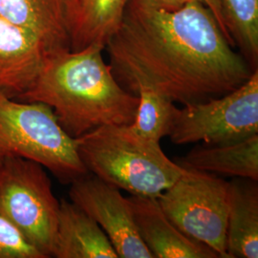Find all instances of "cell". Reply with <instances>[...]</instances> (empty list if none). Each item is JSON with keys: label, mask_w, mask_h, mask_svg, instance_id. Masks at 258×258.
Instances as JSON below:
<instances>
[{"label": "cell", "mask_w": 258, "mask_h": 258, "mask_svg": "<svg viewBox=\"0 0 258 258\" xmlns=\"http://www.w3.org/2000/svg\"><path fill=\"white\" fill-rule=\"evenodd\" d=\"M227 31L253 70L258 65V0H221Z\"/></svg>", "instance_id": "2e32d148"}, {"label": "cell", "mask_w": 258, "mask_h": 258, "mask_svg": "<svg viewBox=\"0 0 258 258\" xmlns=\"http://www.w3.org/2000/svg\"><path fill=\"white\" fill-rule=\"evenodd\" d=\"M52 257L119 258L99 224L65 199L59 202Z\"/></svg>", "instance_id": "7c38bea8"}, {"label": "cell", "mask_w": 258, "mask_h": 258, "mask_svg": "<svg viewBox=\"0 0 258 258\" xmlns=\"http://www.w3.org/2000/svg\"><path fill=\"white\" fill-rule=\"evenodd\" d=\"M12 157L36 161L63 184L88 173L77 140L61 128L48 105L0 96V164Z\"/></svg>", "instance_id": "277c9868"}, {"label": "cell", "mask_w": 258, "mask_h": 258, "mask_svg": "<svg viewBox=\"0 0 258 258\" xmlns=\"http://www.w3.org/2000/svg\"><path fill=\"white\" fill-rule=\"evenodd\" d=\"M45 169L21 157L0 164V216L49 258L53 256L59 201Z\"/></svg>", "instance_id": "5b68a950"}, {"label": "cell", "mask_w": 258, "mask_h": 258, "mask_svg": "<svg viewBox=\"0 0 258 258\" xmlns=\"http://www.w3.org/2000/svg\"><path fill=\"white\" fill-rule=\"evenodd\" d=\"M52 52L39 37L0 17V96L18 99L26 92Z\"/></svg>", "instance_id": "9c48e42d"}, {"label": "cell", "mask_w": 258, "mask_h": 258, "mask_svg": "<svg viewBox=\"0 0 258 258\" xmlns=\"http://www.w3.org/2000/svg\"><path fill=\"white\" fill-rule=\"evenodd\" d=\"M104 48L59 49L43 61L34 83L18 100L48 105L61 128L77 139L103 125H129L139 97L122 88L104 61Z\"/></svg>", "instance_id": "7a4b0ae2"}, {"label": "cell", "mask_w": 258, "mask_h": 258, "mask_svg": "<svg viewBox=\"0 0 258 258\" xmlns=\"http://www.w3.org/2000/svg\"><path fill=\"white\" fill-rule=\"evenodd\" d=\"M138 1L154 9L173 12V11L183 8L185 5L195 0H138Z\"/></svg>", "instance_id": "d6986e66"}, {"label": "cell", "mask_w": 258, "mask_h": 258, "mask_svg": "<svg viewBox=\"0 0 258 258\" xmlns=\"http://www.w3.org/2000/svg\"><path fill=\"white\" fill-rule=\"evenodd\" d=\"M0 258H46L10 222L0 216Z\"/></svg>", "instance_id": "ac0fdd59"}, {"label": "cell", "mask_w": 258, "mask_h": 258, "mask_svg": "<svg viewBox=\"0 0 258 258\" xmlns=\"http://www.w3.org/2000/svg\"><path fill=\"white\" fill-rule=\"evenodd\" d=\"M77 6L78 0H0V17L34 34L54 51L70 49Z\"/></svg>", "instance_id": "8fae6325"}, {"label": "cell", "mask_w": 258, "mask_h": 258, "mask_svg": "<svg viewBox=\"0 0 258 258\" xmlns=\"http://www.w3.org/2000/svg\"><path fill=\"white\" fill-rule=\"evenodd\" d=\"M104 50L126 91L148 88L183 105L231 93L255 71L199 0L173 12L129 0Z\"/></svg>", "instance_id": "6da1fadb"}, {"label": "cell", "mask_w": 258, "mask_h": 258, "mask_svg": "<svg viewBox=\"0 0 258 258\" xmlns=\"http://www.w3.org/2000/svg\"><path fill=\"white\" fill-rule=\"evenodd\" d=\"M230 182L214 173L185 169L157 199L167 218L191 239L228 258Z\"/></svg>", "instance_id": "8992f818"}, {"label": "cell", "mask_w": 258, "mask_h": 258, "mask_svg": "<svg viewBox=\"0 0 258 258\" xmlns=\"http://www.w3.org/2000/svg\"><path fill=\"white\" fill-rule=\"evenodd\" d=\"M204 5L212 11L214 18L216 19L217 23L219 24V26L221 28L222 32L224 33L225 37H227V39L230 41L232 46H234L233 41L231 39V36L229 34V32L227 31L226 24H225V19L223 16V12H222L221 0H200Z\"/></svg>", "instance_id": "ffe728a7"}, {"label": "cell", "mask_w": 258, "mask_h": 258, "mask_svg": "<svg viewBox=\"0 0 258 258\" xmlns=\"http://www.w3.org/2000/svg\"><path fill=\"white\" fill-rule=\"evenodd\" d=\"M258 134V70L237 89L179 108L169 138L176 145H226Z\"/></svg>", "instance_id": "52a82bcc"}, {"label": "cell", "mask_w": 258, "mask_h": 258, "mask_svg": "<svg viewBox=\"0 0 258 258\" xmlns=\"http://www.w3.org/2000/svg\"><path fill=\"white\" fill-rule=\"evenodd\" d=\"M70 201L99 224L119 258H153L141 239L127 198L88 172L71 183Z\"/></svg>", "instance_id": "ba28073f"}, {"label": "cell", "mask_w": 258, "mask_h": 258, "mask_svg": "<svg viewBox=\"0 0 258 258\" xmlns=\"http://www.w3.org/2000/svg\"><path fill=\"white\" fill-rule=\"evenodd\" d=\"M227 254L228 258L258 257L257 181L234 177L230 182Z\"/></svg>", "instance_id": "5bb4252c"}, {"label": "cell", "mask_w": 258, "mask_h": 258, "mask_svg": "<svg viewBox=\"0 0 258 258\" xmlns=\"http://www.w3.org/2000/svg\"><path fill=\"white\" fill-rule=\"evenodd\" d=\"M129 0H78L71 51L92 44L103 48L119 30Z\"/></svg>", "instance_id": "9a60e30c"}, {"label": "cell", "mask_w": 258, "mask_h": 258, "mask_svg": "<svg viewBox=\"0 0 258 258\" xmlns=\"http://www.w3.org/2000/svg\"><path fill=\"white\" fill-rule=\"evenodd\" d=\"M137 96L135 119L129 125L140 136L160 143L164 137L169 136L179 108L169 98L148 88H140Z\"/></svg>", "instance_id": "e0dca14e"}, {"label": "cell", "mask_w": 258, "mask_h": 258, "mask_svg": "<svg viewBox=\"0 0 258 258\" xmlns=\"http://www.w3.org/2000/svg\"><path fill=\"white\" fill-rule=\"evenodd\" d=\"M175 162L184 169L258 181V134L226 145L201 144Z\"/></svg>", "instance_id": "4fadbf2b"}, {"label": "cell", "mask_w": 258, "mask_h": 258, "mask_svg": "<svg viewBox=\"0 0 258 258\" xmlns=\"http://www.w3.org/2000/svg\"><path fill=\"white\" fill-rule=\"evenodd\" d=\"M76 140L88 172L134 196L157 198L185 171L130 125H103Z\"/></svg>", "instance_id": "3957f363"}, {"label": "cell", "mask_w": 258, "mask_h": 258, "mask_svg": "<svg viewBox=\"0 0 258 258\" xmlns=\"http://www.w3.org/2000/svg\"><path fill=\"white\" fill-rule=\"evenodd\" d=\"M128 200L138 234L153 258H217L210 247L179 231L157 198L131 195Z\"/></svg>", "instance_id": "30bf717a"}]
</instances>
